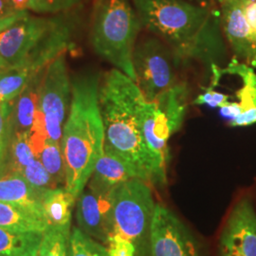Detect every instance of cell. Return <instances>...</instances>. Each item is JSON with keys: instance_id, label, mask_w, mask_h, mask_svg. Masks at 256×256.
Instances as JSON below:
<instances>
[{"instance_id": "obj_21", "label": "cell", "mask_w": 256, "mask_h": 256, "mask_svg": "<svg viewBox=\"0 0 256 256\" xmlns=\"http://www.w3.org/2000/svg\"><path fill=\"white\" fill-rule=\"evenodd\" d=\"M36 158L28 142L27 132L14 133L10 144L7 170L19 174Z\"/></svg>"}, {"instance_id": "obj_5", "label": "cell", "mask_w": 256, "mask_h": 256, "mask_svg": "<svg viewBox=\"0 0 256 256\" xmlns=\"http://www.w3.org/2000/svg\"><path fill=\"white\" fill-rule=\"evenodd\" d=\"M129 0H95L90 26L94 52L136 82L133 52L142 28Z\"/></svg>"}, {"instance_id": "obj_7", "label": "cell", "mask_w": 256, "mask_h": 256, "mask_svg": "<svg viewBox=\"0 0 256 256\" xmlns=\"http://www.w3.org/2000/svg\"><path fill=\"white\" fill-rule=\"evenodd\" d=\"M182 63L174 52L158 37L137 41L133 52L136 84L147 101L156 99L178 82L176 66Z\"/></svg>"}, {"instance_id": "obj_1", "label": "cell", "mask_w": 256, "mask_h": 256, "mask_svg": "<svg viewBox=\"0 0 256 256\" xmlns=\"http://www.w3.org/2000/svg\"><path fill=\"white\" fill-rule=\"evenodd\" d=\"M142 27L162 39L182 61L210 72L226 58L220 10L188 0H132Z\"/></svg>"}, {"instance_id": "obj_17", "label": "cell", "mask_w": 256, "mask_h": 256, "mask_svg": "<svg viewBox=\"0 0 256 256\" xmlns=\"http://www.w3.org/2000/svg\"><path fill=\"white\" fill-rule=\"evenodd\" d=\"M45 70L34 76L14 102L12 116L14 133H25L32 128L39 108Z\"/></svg>"}, {"instance_id": "obj_19", "label": "cell", "mask_w": 256, "mask_h": 256, "mask_svg": "<svg viewBox=\"0 0 256 256\" xmlns=\"http://www.w3.org/2000/svg\"><path fill=\"white\" fill-rule=\"evenodd\" d=\"M0 228L14 232H42L46 221L21 207L0 202Z\"/></svg>"}, {"instance_id": "obj_18", "label": "cell", "mask_w": 256, "mask_h": 256, "mask_svg": "<svg viewBox=\"0 0 256 256\" xmlns=\"http://www.w3.org/2000/svg\"><path fill=\"white\" fill-rule=\"evenodd\" d=\"M44 232L0 228V256H37Z\"/></svg>"}, {"instance_id": "obj_20", "label": "cell", "mask_w": 256, "mask_h": 256, "mask_svg": "<svg viewBox=\"0 0 256 256\" xmlns=\"http://www.w3.org/2000/svg\"><path fill=\"white\" fill-rule=\"evenodd\" d=\"M48 173L54 178L58 187L66 184V168L61 142L48 138L45 146L38 156Z\"/></svg>"}, {"instance_id": "obj_4", "label": "cell", "mask_w": 256, "mask_h": 256, "mask_svg": "<svg viewBox=\"0 0 256 256\" xmlns=\"http://www.w3.org/2000/svg\"><path fill=\"white\" fill-rule=\"evenodd\" d=\"M75 10L40 18L28 14L0 32V72L16 68L32 78L74 43Z\"/></svg>"}, {"instance_id": "obj_16", "label": "cell", "mask_w": 256, "mask_h": 256, "mask_svg": "<svg viewBox=\"0 0 256 256\" xmlns=\"http://www.w3.org/2000/svg\"><path fill=\"white\" fill-rule=\"evenodd\" d=\"M76 200L77 198L64 187L46 191L42 196V207L48 229L58 230L70 236L72 210Z\"/></svg>"}, {"instance_id": "obj_13", "label": "cell", "mask_w": 256, "mask_h": 256, "mask_svg": "<svg viewBox=\"0 0 256 256\" xmlns=\"http://www.w3.org/2000/svg\"><path fill=\"white\" fill-rule=\"evenodd\" d=\"M132 178H140L136 169L119 156L104 150L86 187L97 192H110L120 183Z\"/></svg>"}, {"instance_id": "obj_2", "label": "cell", "mask_w": 256, "mask_h": 256, "mask_svg": "<svg viewBox=\"0 0 256 256\" xmlns=\"http://www.w3.org/2000/svg\"><path fill=\"white\" fill-rule=\"evenodd\" d=\"M146 100L136 82L113 68L104 74L99 86V104L104 126V150L132 165L140 180L151 186L167 182V166L151 151L140 122V106Z\"/></svg>"}, {"instance_id": "obj_11", "label": "cell", "mask_w": 256, "mask_h": 256, "mask_svg": "<svg viewBox=\"0 0 256 256\" xmlns=\"http://www.w3.org/2000/svg\"><path fill=\"white\" fill-rule=\"evenodd\" d=\"M76 220L79 229L106 245L113 232L112 191L97 192L86 186L76 200Z\"/></svg>"}, {"instance_id": "obj_22", "label": "cell", "mask_w": 256, "mask_h": 256, "mask_svg": "<svg viewBox=\"0 0 256 256\" xmlns=\"http://www.w3.org/2000/svg\"><path fill=\"white\" fill-rule=\"evenodd\" d=\"M66 256H110L108 248L90 238L78 227H74L68 239Z\"/></svg>"}, {"instance_id": "obj_15", "label": "cell", "mask_w": 256, "mask_h": 256, "mask_svg": "<svg viewBox=\"0 0 256 256\" xmlns=\"http://www.w3.org/2000/svg\"><path fill=\"white\" fill-rule=\"evenodd\" d=\"M223 74L238 75L243 82V86L236 92L238 102L241 106V114L230 122V126H248L256 124V74L252 68L240 63L234 58L229 66L222 68Z\"/></svg>"}, {"instance_id": "obj_9", "label": "cell", "mask_w": 256, "mask_h": 256, "mask_svg": "<svg viewBox=\"0 0 256 256\" xmlns=\"http://www.w3.org/2000/svg\"><path fill=\"white\" fill-rule=\"evenodd\" d=\"M151 256H203L198 239L170 209L156 205Z\"/></svg>"}, {"instance_id": "obj_3", "label": "cell", "mask_w": 256, "mask_h": 256, "mask_svg": "<svg viewBox=\"0 0 256 256\" xmlns=\"http://www.w3.org/2000/svg\"><path fill=\"white\" fill-rule=\"evenodd\" d=\"M100 81L96 74H81L72 80V104L63 128L61 148L66 168L64 188L76 198L86 188L104 152Z\"/></svg>"}, {"instance_id": "obj_27", "label": "cell", "mask_w": 256, "mask_h": 256, "mask_svg": "<svg viewBox=\"0 0 256 256\" xmlns=\"http://www.w3.org/2000/svg\"><path fill=\"white\" fill-rule=\"evenodd\" d=\"M14 102L8 104H0V142L9 148L14 135L12 119Z\"/></svg>"}, {"instance_id": "obj_31", "label": "cell", "mask_w": 256, "mask_h": 256, "mask_svg": "<svg viewBox=\"0 0 256 256\" xmlns=\"http://www.w3.org/2000/svg\"><path fill=\"white\" fill-rule=\"evenodd\" d=\"M220 112L223 118L228 120L229 122H232L241 114L242 110H241V106H240L239 102H229L227 104L220 108Z\"/></svg>"}, {"instance_id": "obj_29", "label": "cell", "mask_w": 256, "mask_h": 256, "mask_svg": "<svg viewBox=\"0 0 256 256\" xmlns=\"http://www.w3.org/2000/svg\"><path fill=\"white\" fill-rule=\"evenodd\" d=\"M106 246L110 256H137L134 246L118 236H111Z\"/></svg>"}, {"instance_id": "obj_30", "label": "cell", "mask_w": 256, "mask_h": 256, "mask_svg": "<svg viewBox=\"0 0 256 256\" xmlns=\"http://www.w3.org/2000/svg\"><path fill=\"white\" fill-rule=\"evenodd\" d=\"M242 5L248 24L256 34V0H242Z\"/></svg>"}, {"instance_id": "obj_8", "label": "cell", "mask_w": 256, "mask_h": 256, "mask_svg": "<svg viewBox=\"0 0 256 256\" xmlns=\"http://www.w3.org/2000/svg\"><path fill=\"white\" fill-rule=\"evenodd\" d=\"M72 97V81L70 78L66 52L56 57L46 68L39 108L46 120L48 138L61 142L64 122Z\"/></svg>"}, {"instance_id": "obj_36", "label": "cell", "mask_w": 256, "mask_h": 256, "mask_svg": "<svg viewBox=\"0 0 256 256\" xmlns=\"http://www.w3.org/2000/svg\"><path fill=\"white\" fill-rule=\"evenodd\" d=\"M188 1L194 3V4H198V5H200V6H205V7L212 5V3H210L212 0H188Z\"/></svg>"}, {"instance_id": "obj_12", "label": "cell", "mask_w": 256, "mask_h": 256, "mask_svg": "<svg viewBox=\"0 0 256 256\" xmlns=\"http://www.w3.org/2000/svg\"><path fill=\"white\" fill-rule=\"evenodd\" d=\"M220 22L234 59L256 68V34L248 24L242 0H228L220 4Z\"/></svg>"}, {"instance_id": "obj_14", "label": "cell", "mask_w": 256, "mask_h": 256, "mask_svg": "<svg viewBox=\"0 0 256 256\" xmlns=\"http://www.w3.org/2000/svg\"><path fill=\"white\" fill-rule=\"evenodd\" d=\"M42 196L18 173L6 170L0 174V202L21 207L45 220Z\"/></svg>"}, {"instance_id": "obj_35", "label": "cell", "mask_w": 256, "mask_h": 256, "mask_svg": "<svg viewBox=\"0 0 256 256\" xmlns=\"http://www.w3.org/2000/svg\"><path fill=\"white\" fill-rule=\"evenodd\" d=\"M34 0H12V3L18 10H30Z\"/></svg>"}, {"instance_id": "obj_28", "label": "cell", "mask_w": 256, "mask_h": 256, "mask_svg": "<svg viewBox=\"0 0 256 256\" xmlns=\"http://www.w3.org/2000/svg\"><path fill=\"white\" fill-rule=\"evenodd\" d=\"M230 96L224 93L216 92L214 86L210 84L207 88H205L204 92L198 95L192 104L196 106H208L212 108H220L229 102Z\"/></svg>"}, {"instance_id": "obj_37", "label": "cell", "mask_w": 256, "mask_h": 256, "mask_svg": "<svg viewBox=\"0 0 256 256\" xmlns=\"http://www.w3.org/2000/svg\"><path fill=\"white\" fill-rule=\"evenodd\" d=\"M220 4H222V3H224V2H226V1H228V0H216Z\"/></svg>"}, {"instance_id": "obj_26", "label": "cell", "mask_w": 256, "mask_h": 256, "mask_svg": "<svg viewBox=\"0 0 256 256\" xmlns=\"http://www.w3.org/2000/svg\"><path fill=\"white\" fill-rule=\"evenodd\" d=\"M82 0H34L30 10L37 14H57L75 9Z\"/></svg>"}, {"instance_id": "obj_33", "label": "cell", "mask_w": 256, "mask_h": 256, "mask_svg": "<svg viewBox=\"0 0 256 256\" xmlns=\"http://www.w3.org/2000/svg\"><path fill=\"white\" fill-rule=\"evenodd\" d=\"M19 12L16 9L12 0H0V18L9 16Z\"/></svg>"}, {"instance_id": "obj_23", "label": "cell", "mask_w": 256, "mask_h": 256, "mask_svg": "<svg viewBox=\"0 0 256 256\" xmlns=\"http://www.w3.org/2000/svg\"><path fill=\"white\" fill-rule=\"evenodd\" d=\"M19 174L42 194L48 190L58 188L54 178L48 173L46 168L39 158H36L30 164L26 166Z\"/></svg>"}, {"instance_id": "obj_25", "label": "cell", "mask_w": 256, "mask_h": 256, "mask_svg": "<svg viewBox=\"0 0 256 256\" xmlns=\"http://www.w3.org/2000/svg\"><path fill=\"white\" fill-rule=\"evenodd\" d=\"M27 135L32 149L38 158L41 151L45 146L46 140L48 138V132H46V120L40 108H38V110L34 114V122L32 124V128L28 129Z\"/></svg>"}, {"instance_id": "obj_10", "label": "cell", "mask_w": 256, "mask_h": 256, "mask_svg": "<svg viewBox=\"0 0 256 256\" xmlns=\"http://www.w3.org/2000/svg\"><path fill=\"white\" fill-rule=\"evenodd\" d=\"M218 256H256V212L248 198L230 210L220 234Z\"/></svg>"}, {"instance_id": "obj_32", "label": "cell", "mask_w": 256, "mask_h": 256, "mask_svg": "<svg viewBox=\"0 0 256 256\" xmlns=\"http://www.w3.org/2000/svg\"><path fill=\"white\" fill-rule=\"evenodd\" d=\"M27 14V10H19L14 14H10L9 16L0 18V32L5 28L10 27V25H12L14 23H16V21H18L19 19L23 18Z\"/></svg>"}, {"instance_id": "obj_6", "label": "cell", "mask_w": 256, "mask_h": 256, "mask_svg": "<svg viewBox=\"0 0 256 256\" xmlns=\"http://www.w3.org/2000/svg\"><path fill=\"white\" fill-rule=\"evenodd\" d=\"M113 232L130 242L137 256H151V229L156 204L151 185L132 178L112 190Z\"/></svg>"}, {"instance_id": "obj_34", "label": "cell", "mask_w": 256, "mask_h": 256, "mask_svg": "<svg viewBox=\"0 0 256 256\" xmlns=\"http://www.w3.org/2000/svg\"><path fill=\"white\" fill-rule=\"evenodd\" d=\"M9 147L0 142V174L7 170Z\"/></svg>"}, {"instance_id": "obj_24", "label": "cell", "mask_w": 256, "mask_h": 256, "mask_svg": "<svg viewBox=\"0 0 256 256\" xmlns=\"http://www.w3.org/2000/svg\"><path fill=\"white\" fill-rule=\"evenodd\" d=\"M70 236L55 229L44 232L37 256H66Z\"/></svg>"}]
</instances>
